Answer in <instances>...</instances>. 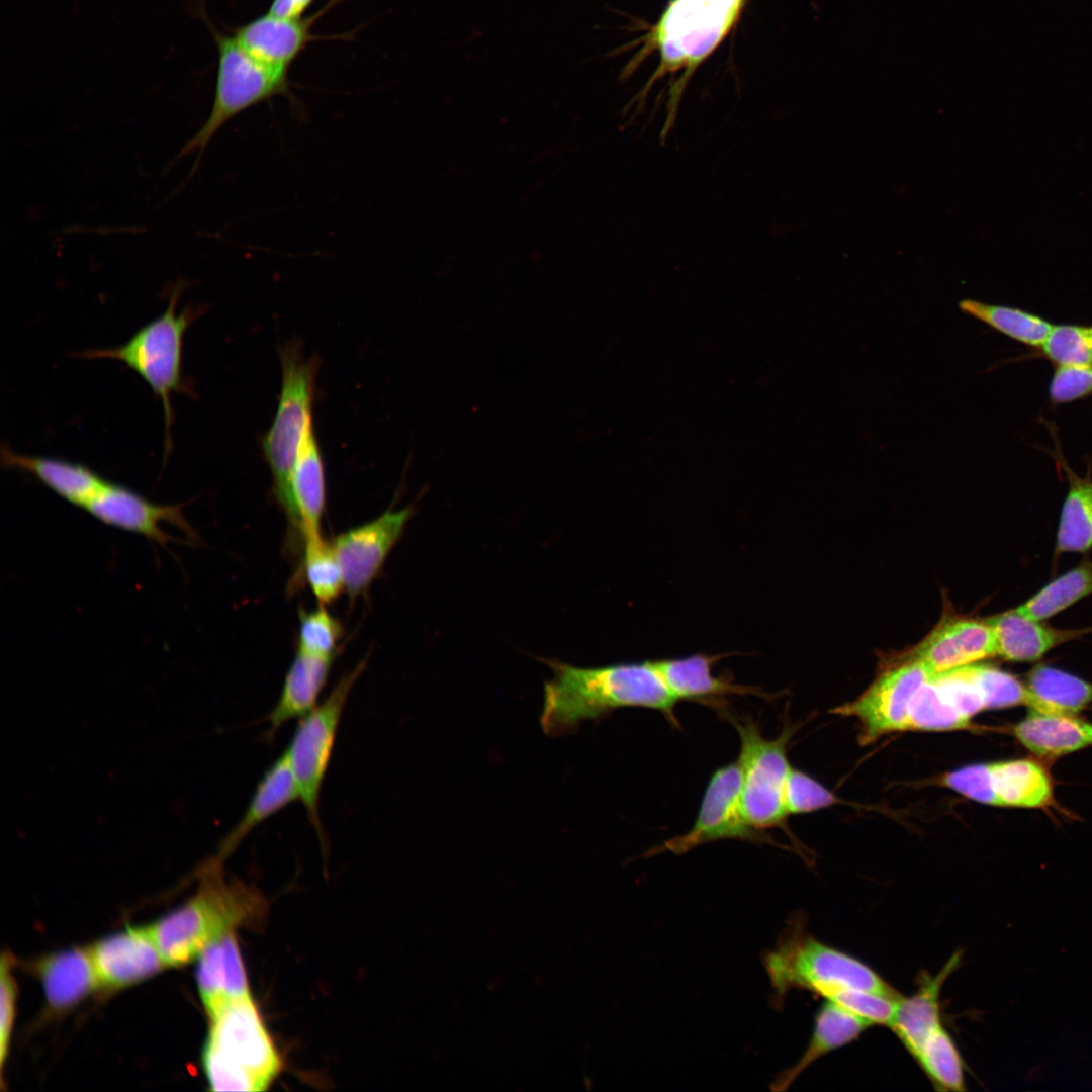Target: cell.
<instances>
[{
    "mask_svg": "<svg viewBox=\"0 0 1092 1092\" xmlns=\"http://www.w3.org/2000/svg\"><path fill=\"white\" fill-rule=\"evenodd\" d=\"M367 658L345 672L325 700L299 719L287 754L294 779L310 823L325 846L320 817V795L332 757L341 716L353 686L363 673Z\"/></svg>",
    "mask_w": 1092,
    "mask_h": 1092,
    "instance_id": "obj_8",
    "label": "cell"
},
{
    "mask_svg": "<svg viewBox=\"0 0 1092 1092\" xmlns=\"http://www.w3.org/2000/svg\"><path fill=\"white\" fill-rule=\"evenodd\" d=\"M182 290V284L176 285L171 291L164 312L141 327L122 345L79 353V356L85 359L119 361L136 372L148 384L163 407L165 457L172 449V426L175 418L172 395H193L182 372L183 342L188 328L202 313L201 308L191 306L177 312Z\"/></svg>",
    "mask_w": 1092,
    "mask_h": 1092,
    "instance_id": "obj_5",
    "label": "cell"
},
{
    "mask_svg": "<svg viewBox=\"0 0 1092 1092\" xmlns=\"http://www.w3.org/2000/svg\"><path fill=\"white\" fill-rule=\"evenodd\" d=\"M333 662V658H320L296 652L285 675L279 698L267 716V738H273L282 725L302 718L316 707Z\"/></svg>",
    "mask_w": 1092,
    "mask_h": 1092,
    "instance_id": "obj_26",
    "label": "cell"
},
{
    "mask_svg": "<svg viewBox=\"0 0 1092 1092\" xmlns=\"http://www.w3.org/2000/svg\"><path fill=\"white\" fill-rule=\"evenodd\" d=\"M0 978V1060L3 1066L13 1027L16 1004V985L10 971L9 957L5 954L1 960Z\"/></svg>",
    "mask_w": 1092,
    "mask_h": 1092,
    "instance_id": "obj_41",
    "label": "cell"
},
{
    "mask_svg": "<svg viewBox=\"0 0 1092 1092\" xmlns=\"http://www.w3.org/2000/svg\"><path fill=\"white\" fill-rule=\"evenodd\" d=\"M997 656L1012 662H1035L1055 648L1092 632V627L1057 628L1010 609L989 618Z\"/></svg>",
    "mask_w": 1092,
    "mask_h": 1092,
    "instance_id": "obj_22",
    "label": "cell"
},
{
    "mask_svg": "<svg viewBox=\"0 0 1092 1092\" xmlns=\"http://www.w3.org/2000/svg\"><path fill=\"white\" fill-rule=\"evenodd\" d=\"M726 655L696 653L652 661L668 691L677 701L689 700L720 706L724 698L732 695L770 699L766 692L757 687L735 684L728 675H715L713 666Z\"/></svg>",
    "mask_w": 1092,
    "mask_h": 1092,
    "instance_id": "obj_20",
    "label": "cell"
},
{
    "mask_svg": "<svg viewBox=\"0 0 1092 1092\" xmlns=\"http://www.w3.org/2000/svg\"><path fill=\"white\" fill-rule=\"evenodd\" d=\"M969 725L970 722L947 703L931 674L910 703L906 730H956Z\"/></svg>",
    "mask_w": 1092,
    "mask_h": 1092,
    "instance_id": "obj_35",
    "label": "cell"
},
{
    "mask_svg": "<svg viewBox=\"0 0 1092 1092\" xmlns=\"http://www.w3.org/2000/svg\"><path fill=\"white\" fill-rule=\"evenodd\" d=\"M961 311L1022 344L1040 348L1053 325L1019 308L990 304L975 299L959 302Z\"/></svg>",
    "mask_w": 1092,
    "mask_h": 1092,
    "instance_id": "obj_33",
    "label": "cell"
},
{
    "mask_svg": "<svg viewBox=\"0 0 1092 1092\" xmlns=\"http://www.w3.org/2000/svg\"><path fill=\"white\" fill-rule=\"evenodd\" d=\"M907 654L933 674L997 656L989 618L945 617Z\"/></svg>",
    "mask_w": 1092,
    "mask_h": 1092,
    "instance_id": "obj_17",
    "label": "cell"
},
{
    "mask_svg": "<svg viewBox=\"0 0 1092 1092\" xmlns=\"http://www.w3.org/2000/svg\"><path fill=\"white\" fill-rule=\"evenodd\" d=\"M1058 464L1065 473L1068 490L1059 517L1055 555L1086 554L1092 550V477L1074 472L1058 453Z\"/></svg>",
    "mask_w": 1092,
    "mask_h": 1092,
    "instance_id": "obj_29",
    "label": "cell"
},
{
    "mask_svg": "<svg viewBox=\"0 0 1092 1092\" xmlns=\"http://www.w3.org/2000/svg\"><path fill=\"white\" fill-rule=\"evenodd\" d=\"M740 738L738 761L741 767L740 803L746 821L758 830L781 827L788 815L785 785L790 764L787 745L793 733L785 727L774 738H765L750 718L730 717Z\"/></svg>",
    "mask_w": 1092,
    "mask_h": 1092,
    "instance_id": "obj_10",
    "label": "cell"
},
{
    "mask_svg": "<svg viewBox=\"0 0 1092 1092\" xmlns=\"http://www.w3.org/2000/svg\"><path fill=\"white\" fill-rule=\"evenodd\" d=\"M1090 328H1091V332H1092V327H1090Z\"/></svg>",
    "mask_w": 1092,
    "mask_h": 1092,
    "instance_id": "obj_43",
    "label": "cell"
},
{
    "mask_svg": "<svg viewBox=\"0 0 1092 1092\" xmlns=\"http://www.w3.org/2000/svg\"><path fill=\"white\" fill-rule=\"evenodd\" d=\"M282 385L273 423L262 449L273 477L276 502L292 529L301 535V519L292 491V473L301 439L312 419L311 407L317 363L303 357L298 346L281 349Z\"/></svg>",
    "mask_w": 1092,
    "mask_h": 1092,
    "instance_id": "obj_7",
    "label": "cell"
},
{
    "mask_svg": "<svg viewBox=\"0 0 1092 1092\" xmlns=\"http://www.w3.org/2000/svg\"><path fill=\"white\" fill-rule=\"evenodd\" d=\"M102 986L124 987L153 976L166 965L151 926L127 928L90 948Z\"/></svg>",
    "mask_w": 1092,
    "mask_h": 1092,
    "instance_id": "obj_19",
    "label": "cell"
},
{
    "mask_svg": "<svg viewBox=\"0 0 1092 1092\" xmlns=\"http://www.w3.org/2000/svg\"><path fill=\"white\" fill-rule=\"evenodd\" d=\"M1014 737L1042 758H1057L1092 746V723L1076 715L1029 710L1012 728Z\"/></svg>",
    "mask_w": 1092,
    "mask_h": 1092,
    "instance_id": "obj_25",
    "label": "cell"
},
{
    "mask_svg": "<svg viewBox=\"0 0 1092 1092\" xmlns=\"http://www.w3.org/2000/svg\"><path fill=\"white\" fill-rule=\"evenodd\" d=\"M741 778L738 759L715 770L691 829L664 841L646 855L663 851L680 855L702 844L724 839L774 843L768 834L751 826L743 815L740 803Z\"/></svg>",
    "mask_w": 1092,
    "mask_h": 1092,
    "instance_id": "obj_12",
    "label": "cell"
},
{
    "mask_svg": "<svg viewBox=\"0 0 1092 1092\" xmlns=\"http://www.w3.org/2000/svg\"><path fill=\"white\" fill-rule=\"evenodd\" d=\"M762 964L776 1009L783 1008L791 989L807 990L824 999L848 989L900 994L860 960L815 938L807 930V917L802 912L791 915L776 946L762 956Z\"/></svg>",
    "mask_w": 1092,
    "mask_h": 1092,
    "instance_id": "obj_2",
    "label": "cell"
},
{
    "mask_svg": "<svg viewBox=\"0 0 1092 1092\" xmlns=\"http://www.w3.org/2000/svg\"><path fill=\"white\" fill-rule=\"evenodd\" d=\"M745 0H671L651 33L661 72L690 73L725 39Z\"/></svg>",
    "mask_w": 1092,
    "mask_h": 1092,
    "instance_id": "obj_9",
    "label": "cell"
},
{
    "mask_svg": "<svg viewBox=\"0 0 1092 1092\" xmlns=\"http://www.w3.org/2000/svg\"><path fill=\"white\" fill-rule=\"evenodd\" d=\"M339 0H331L316 13L297 19L280 18L268 13L236 27L233 35L257 61L275 69L289 71L292 63L317 38L311 32L314 22Z\"/></svg>",
    "mask_w": 1092,
    "mask_h": 1092,
    "instance_id": "obj_18",
    "label": "cell"
},
{
    "mask_svg": "<svg viewBox=\"0 0 1092 1092\" xmlns=\"http://www.w3.org/2000/svg\"><path fill=\"white\" fill-rule=\"evenodd\" d=\"M785 807L788 814L808 813L831 806L835 796L809 775L790 767L787 776Z\"/></svg>",
    "mask_w": 1092,
    "mask_h": 1092,
    "instance_id": "obj_39",
    "label": "cell"
},
{
    "mask_svg": "<svg viewBox=\"0 0 1092 1092\" xmlns=\"http://www.w3.org/2000/svg\"><path fill=\"white\" fill-rule=\"evenodd\" d=\"M932 673L907 653L888 665L854 702L835 710L861 723L864 741L907 728L908 710L919 688Z\"/></svg>",
    "mask_w": 1092,
    "mask_h": 1092,
    "instance_id": "obj_13",
    "label": "cell"
},
{
    "mask_svg": "<svg viewBox=\"0 0 1092 1092\" xmlns=\"http://www.w3.org/2000/svg\"><path fill=\"white\" fill-rule=\"evenodd\" d=\"M415 513L413 506L387 510L376 519L338 535L332 545L351 600L365 595Z\"/></svg>",
    "mask_w": 1092,
    "mask_h": 1092,
    "instance_id": "obj_15",
    "label": "cell"
},
{
    "mask_svg": "<svg viewBox=\"0 0 1092 1092\" xmlns=\"http://www.w3.org/2000/svg\"><path fill=\"white\" fill-rule=\"evenodd\" d=\"M264 906L258 890L225 882L216 862L208 868L198 893L151 929L166 965L181 966L236 927L256 922Z\"/></svg>",
    "mask_w": 1092,
    "mask_h": 1092,
    "instance_id": "obj_3",
    "label": "cell"
},
{
    "mask_svg": "<svg viewBox=\"0 0 1092 1092\" xmlns=\"http://www.w3.org/2000/svg\"><path fill=\"white\" fill-rule=\"evenodd\" d=\"M313 2L314 0H272L267 13L286 19L302 18Z\"/></svg>",
    "mask_w": 1092,
    "mask_h": 1092,
    "instance_id": "obj_42",
    "label": "cell"
},
{
    "mask_svg": "<svg viewBox=\"0 0 1092 1092\" xmlns=\"http://www.w3.org/2000/svg\"><path fill=\"white\" fill-rule=\"evenodd\" d=\"M182 506L157 504L122 484L106 480L84 510L107 526L141 535L164 546L172 540L164 524H171L192 535Z\"/></svg>",
    "mask_w": 1092,
    "mask_h": 1092,
    "instance_id": "obj_16",
    "label": "cell"
},
{
    "mask_svg": "<svg viewBox=\"0 0 1092 1092\" xmlns=\"http://www.w3.org/2000/svg\"><path fill=\"white\" fill-rule=\"evenodd\" d=\"M0 459L3 467L31 475L62 499L83 510L107 480L84 464L19 453L5 444Z\"/></svg>",
    "mask_w": 1092,
    "mask_h": 1092,
    "instance_id": "obj_21",
    "label": "cell"
},
{
    "mask_svg": "<svg viewBox=\"0 0 1092 1092\" xmlns=\"http://www.w3.org/2000/svg\"><path fill=\"white\" fill-rule=\"evenodd\" d=\"M1092 393V365H1059L1049 386L1054 404L1071 402Z\"/></svg>",
    "mask_w": 1092,
    "mask_h": 1092,
    "instance_id": "obj_40",
    "label": "cell"
},
{
    "mask_svg": "<svg viewBox=\"0 0 1092 1092\" xmlns=\"http://www.w3.org/2000/svg\"><path fill=\"white\" fill-rule=\"evenodd\" d=\"M870 1026L872 1025L860 1017L832 1001L825 1000L816 1013L807 1049L795 1065L776 1077L771 1090H787L814 1062L829 1052L854 1041Z\"/></svg>",
    "mask_w": 1092,
    "mask_h": 1092,
    "instance_id": "obj_27",
    "label": "cell"
},
{
    "mask_svg": "<svg viewBox=\"0 0 1092 1092\" xmlns=\"http://www.w3.org/2000/svg\"><path fill=\"white\" fill-rule=\"evenodd\" d=\"M961 957V952L952 954L935 975L921 972L916 991L902 996L898 1002L889 1027L917 1063L957 1046L942 1023L939 999L942 986L959 967Z\"/></svg>",
    "mask_w": 1092,
    "mask_h": 1092,
    "instance_id": "obj_14",
    "label": "cell"
},
{
    "mask_svg": "<svg viewBox=\"0 0 1092 1092\" xmlns=\"http://www.w3.org/2000/svg\"><path fill=\"white\" fill-rule=\"evenodd\" d=\"M299 799V792L284 751L263 774L237 825L221 840L218 859L226 857L260 824Z\"/></svg>",
    "mask_w": 1092,
    "mask_h": 1092,
    "instance_id": "obj_24",
    "label": "cell"
},
{
    "mask_svg": "<svg viewBox=\"0 0 1092 1092\" xmlns=\"http://www.w3.org/2000/svg\"><path fill=\"white\" fill-rule=\"evenodd\" d=\"M1025 686L1035 711L1076 715L1092 704V681L1048 664L1034 666Z\"/></svg>",
    "mask_w": 1092,
    "mask_h": 1092,
    "instance_id": "obj_31",
    "label": "cell"
},
{
    "mask_svg": "<svg viewBox=\"0 0 1092 1092\" xmlns=\"http://www.w3.org/2000/svg\"><path fill=\"white\" fill-rule=\"evenodd\" d=\"M901 997V994L887 995L861 989H848L826 1000L836 1003L871 1025L889 1027Z\"/></svg>",
    "mask_w": 1092,
    "mask_h": 1092,
    "instance_id": "obj_38",
    "label": "cell"
},
{
    "mask_svg": "<svg viewBox=\"0 0 1092 1092\" xmlns=\"http://www.w3.org/2000/svg\"><path fill=\"white\" fill-rule=\"evenodd\" d=\"M203 1068L213 1091H265L281 1059L252 996L232 1001L209 1016Z\"/></svg>",
    "mask_w": 1092,
    "mask_h": 1092,
    "instance_id": "obj_4",
    "label": "cell"
},
{
    "mask_svg": "<svg viewBox=\"0 0 1092 1092\" xmlns=\"http://www.w3.org/2000/svg\"><path fill=\"white\" fill-rule=\"evenodd\" d=\"M1052 362L1059 365H1092L1090 327L1053 325L1040 347Z\"/></svg>",
    "mask_w": 1092,
    "mask_h": 1092,
    "instance_id": "obj_37",
    "label": "cell"
},
{
    "mask_svg": "<svg viewBox=\"0 0 1092 1092\" xmlns=\"http://www.w3.org/2000/svg\"><path fill=\"white\" fill-rule=\"evenodd\" d=\"M49 1004L62 1010L102 986L90 948H73L48 957L39 968Z\"/></svg>",
    "mask_w": 1092,
    "mask_h": 1092,
    "instance_id": "obj_28",
    "label": "cell"
},
{
    "mask_svg": "<svg viewBox=\"0 0 1092 1092\" xmlns=\"http://www.w3.org/2000/svg\"><path fill=\"white\" fill-rule=\"evenodd\" d=\"M553 670L544 685L541 728L549 736L573 733L579 723L597 720L619 708L659 711L679 727L671 695L652 660L578 667L557 659L538 658Z\"/></svg>",
    "mask_w": 1092,
    "mask_h": 1092,
    "instance_id": "obj_1",
    "label": "cell"
},
{
    "mask_svg": "<svg viewBox=\"0 0 1092 1092\" xmlns=\"http://www.w3.org/2000/svg\"><path fill=\"white\" fill-rule=\"evenodd\" d=\"M1091 595L1092 560L1083 559L1014 609L1029 618L1045 621Z\"/></svg>",
    "mask_w": 1092,
    "mask_h": 1092,
    "instance_id": "obj_32",
    "label": "cell"
},
{
    "mask_svg": "<svg viewBox=\"0 0 1092 1092\" xmlns=\"http://www.w3.org/2000/svg\"><path fill=\"white\" fill-rule=\"evenodd\" d=\"M292 491L304 532H321L326 506V478L323 458L312 419L307 423L292 473Z\"/></svg>",
    "mask_w": 1092,
    "mask_h": 1092,
    "instance_id": "obj_30",
    "label": "cell"
},
{
    "mask_svg": "<svg viewBox=\"0 0 1092 1092\" xmlns=\"http://www.w3.org/2000/svg\"><path fill=\"white\" fill-rule=\"evenodd\" d=\"M193 9L211 32L218 53V66L212 107L203 125L179 151L176 160L196 154L197 164L214 135L231 119L276 96L292 99L288 71L267 66L250 56L233 34L217 29L202 0Z\"/></svg>",
    "mask_w": 1092,
    "mask_h": 1092,
    "instance_id": "obj_6",
    "label": "cell"
},
{
    "mask_svg": "<svg viewBox=\"0 0 1092 1092\" xmlns=\"http://www.w3.org/2000/svg\"><path fill=\"white\" fill-rule=\"evenodd\" d=\"M943 786L982 804L1041 809L1054 801L1049 772L1022 758L964 766L942 777Z\"/></svg>",
    "mask_w": 1092,
    "mask_h": 1092,
    "instance_id": "obj_11",
    "label": "cell"
},
{
    "mask_svg": "<svg viewBox=\"0 0 1092 1092\" xmlns=\"http://www.w3.org/2000/svg\"><path fill=\"white\" fill-rule=\"evenodd\" d=\"M298 619L297 651L335 659L344 634L341 622L325 606L311 611L300 608Z\"/></svg>",
    "mask_w": 1092,
    "mask_h": 1092,
    "instance_id": "obj_36",
    "label": "cell"
},
{
    "mask_svg": "<svg viewBox=\"0 0 1092 1092\" xmlns=\"http://www.w3.org/2000/svg\"><path fill=\"white\" fill-rule=\"evenodd\" d=\"M303 569L306 582L321 606L334 603L345 590L340 563L334 547L321 532H304Z\"/></svg>",
    "mask_w": 1092,
    "mask_h": 1092,
    "instance_id": "obj_34",
    "label": "cell"
},
{
    "mask_svg": "<svg viewBox=\"0 0 1092 1092\" xmlns=\"http://www.w3.org/2000/svg\"><path fill=\"white\" fill-rule=\"evenodd\" d=\"M196 982L208 1016L228 1003L251 995L233 932L212 941L198 956Z\"/></svg>",
    "mask_w": 1092,
    "mask_h": 1092,
    "instance_id": "obj_23",
    "label": "cell"
}]
</instances>
